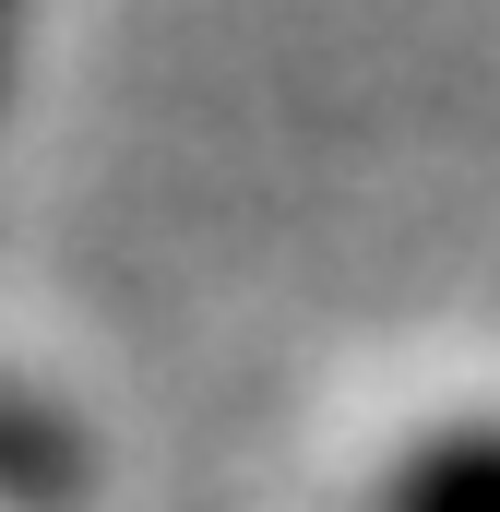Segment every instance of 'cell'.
Listing matches in <instances>:
<instances>
[{"mask_svg": "<svg viewBox=\"0 0 500 512\" xmlns=\"http://www.w3.org/2000/svg\"><path fill=\"white\" fill-rule=\"evenodd\" d=\"M370 512H500V417H453L405 441V465H381Z\"/></svg>", "mask_w": 500, "mask_h": 512, "instance_id": "6da1fadb", "label": "cell"}]
</instances>
